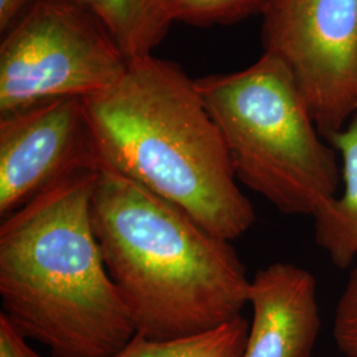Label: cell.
<instances>
[{
    "label": "cell",
    "mask_w": 357,
    "mask_h": 357,
    "mask_svg": "<svg viewBox=\"0 0 357 357\" xmlns=\"http://www.w3.org/2000/svg\"><path fill=\"white\" fill-rule=\"evenodd\" d=\"M249 321L243 315L209 331L172 340H149L135 335L114 357H243Z\"/></svg>",
    "instance_id": "obj_11"
},
{
    "label": "cell",
    "mask_w": 357,
    "mask_h": 357,
    "mask_svg": "<svg viewBox=\"0 0 357 357\" xmlns=\"http://www.w3.org/2000/svg\"><path fill=\"white\" fill-rule=\"evenodd\" d=\"M35 0H0V31L4 35Z\"/></svg>",
    "instance_id": "obj_15"
},
{
    "label": "cell",
    "mask_w": 357,
    "mask_h": 357,
    "mask_svg": "<svg viewBox=\"0 0 357 357\" xmlns=\"http://www.w3.org/2000/svg\"><path fill=\"white\" fill-rule=\"evenodd\" d=\"M4 35L0 115L101 93L123 77L130 63L102 26L72 0H35Z\"/></svg>",
    "instance_id": "obj_5"
},
{
    "label": "cell",
    "mask_w": 357,
    "mask_h": 357,
    "mask_svg": "<svg viewBox=\"0 0 357 357\" xmlns=\"http://www.w3.org/2000/svg\"><path fill=\"white\" fill-rule=\"evenodd\" d=\"M84 102L100 167L181 206L225 240L253 227L255 206L221 132L178 65L151 54L131 60L115 85Z\"/></svg>",
    "instance_id": "obj_2"
},
{
    "label": "cell",
    "mask_w": 357,
    "mask_h": 357,
    "mask_svg": "<svg viewBox=\"0 0 357 357\" xmlns=\"http://www.w3.org/2000/svg\"><path fill=\"white\" fill-rule=\"evenodd\" d=\"M328 142L340 158L343 190L312 216L314 234L332 264L348 268L357 259V114Z\"/></svg>",
    "instance_id": "obj_9"
},
{
    "label": "cell",
    "mask_w": 357,
    "mask_h": 357,
    "mask_svg": "<svg viewBox=\"0 0 357 357\" xmlns=\"http://www.w3.org/2000/svg\"><path fill=\"white\" fill-rule=\"evenodd\" d=\"M271 0H165L171 20L193 24L228 23L268 10Z\"/></svg>",
    "instance_id": "obj_12"
},
{
    "label": "cell",
    "mask_w": 357,
    "mask_h": 357,
    "mask_svg": "<svg viewBox=\"0 0 357 357\" xmlns=\"http://www.w3.org/2000/svg\"><path fill=\"white\" fill-rule=\"evenodd\" d=\"M264 15L265 50L328 139L357 114V0H271Z\"/></svg>",
    "instance_id": "obj_6"
},
{
    "label": "cell",
    "mask_w": 357,
    "mask_h": 357,
    "mask_svg": "<svg viewBox=\"0 0 357 357\" xmlns=\"http://www.w3.org/2000/svg\"><path fill=\"white\" fill-rule=\"evenodd\" d=\"M253 310L243 357H311L320 332L318 282L307 268L274 262L248 290Z\"/></svg>",
    "instance_id": "obj_8"
},
{
    "label": "cell",
    "mask_w": 357,
    "mask_h": 357,
    "mask_svg": "<svg viewBox=\"0 0 357 357\" xmlns=\"http://www.w3.org/2000/svg\"><path fill=\"white\" fill-rule=\"evenodd\" d=\"M90 220L137 335L172 340L241 315L250 278L229 240L181 206L100 167Z\"/></svg>",
    "instance_id": "obj_1"
},
{
    "label": "cell",
    "mask_w": 357,
    "mask_h": 357,
    "mask_svg": "<svg viewBox=\"0 0 357 357\" xmlns=\"http://www.w3.org/2000/svg\"><path fill=\"white\" fill-rule=\"evenodd\" d=\"M0 357H43L28 344L26 337L0 314Z\"/></svg>",
    "instance_id": "obj_14"
},
{
    "label": "cell",
    "mask_w": 357,
    "mask_h": 357,
    "mask_svg": "<svg viewBox=\"0 0 357 357\" xmlns=\"http://www.w3.org/2000/svg\"><path fill=\"white\" fill-rule=\"evenodd\" d=\"M102 26L128 61L150 56L172 23L165 0H72Z\"/></svg>",
    "instance_id": "obj_10"
},
{
    "label": "cell",
    "mask_w": 357,
    "mask_h": 357,
    "mask_svg": "<svg viewBox=\"0 0 357 357\" xmlns=\"http://www.w3.org/2000/svg\"><path fill=\"white\" fill-rule=\"evenodd\" d=\"M98 169L65 178L0 225V314L52 357H114L137 335L91 227Z\"/></svg>",
    "instance_id": "obj_3"
},
{
    "label": "cell",
    "mask_w": 357,
    "mask_h": 357,
    "mask_svg": "<svg viewBox=\"0 0 357 357\" xmlns=\"http://www.w3.org/2000/svg\"><path fill=\"white\" fill-rule=\"evenodd\" d=\"M98 168L84 98H56L0 115L1 220L65 178Z\"/></svg>",
    "instance_id": "obj_7"
},
{
    "label": "cell",
    "mask_w": 357,
    "mask_h": 357,
    "mask_svg": "<svg viewBox=\"0 0 357 357\" xmlns=\"http://www.w3.org/2000/svg\"><path fill=\"white\" fill-rule=\"evenodd\" d=\"M237 180L284 215L314 216L337 195L340 158L323 141L289 69L265 52L230 75L195 81Z\"/></svg>",
    "instance_id": "obj_4"
},
{
    "label": "cell",
    "mask_w": 357,
    "mask_h": 357,
    "mask_svg": "<svg viewBox=\"0 0 357 357\" xmlns=\"http://www.w3.org/2000/svg\"><path fill=\"white\" fill-rule=\"evenodd\" d=\"M332 335L345 357H357V266L352 270L337 301Z\"/></svg>",
    "instance_id": "obj_13"
}]
</instances>
